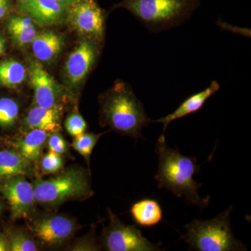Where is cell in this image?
Listing matches in <instances>:
<instances>
[{"instance_id":"cell-20","label":"cell","mask_w":251,"mask_h":251,"mask_svg":"<svg viewBox=\"0 0 251 251\" xmlns=\"http://www.w3.org/2000/svg\"><path fill=\"white\" fill-rule=\"evenodd\" d=\"M27 72L21 62L14 59L0 62V85L7 88H15L25 80Z\"/></svg>"},{"instance_id":"cell-1","label":"cell","mask_w":251,"mask_h":251,"mask_svg":"<svg viewBox=\"0 0 251 251\" xmlns=\"http://www.w3.org/2000/svg\"><path fill=\"white\" fill-rule=\"evenodd\" d=\"M156 151L159 161L155 176L158 187L166 188L176 197L185 198L188 202L199 207H206L210 198H202L200 196L201 185L193 179L200 171L197 159L184 156L176 149L169 148L164 134H162L157 141Z\"/></svg>"},{"instance_id":"cell-2","label":"cell","mask_w":251,"mask_h":251,"mask_svg":"<svg viewBox=\"0 0 251 251\" xmlns=\"http://www.w3.org/2000/svg\"><path fill=\"white\" fill-rule=\"evenodd\" d=\"M102 113L105 124L135 138L141 136L144 127L151 122L143 103L122 83L115 86L104 97Z\"/></svg>"},{"instance_id":"cell-7","label":"cell","mask_w":251,"mask_h":251,"mask_svg":"<svg viewBox=\"0 0 251 251\" xmlns=\"http://www.w3.org/2000/svg\"><path fill=\"white\" fill-rule=\"evenodd\" d=\"M111 215V224L105 233V244L108 251H161L157 246L144 237L136 227L125 226L115 216Z\"/></svg>"},{"instance_id":"cell-12","label":"cell","mask_w":251,"mask_h":251,"mask_svg":"<svg viewBox=\"0 0 251 251\" xmlns=\"http://www.w3.org/2000/svg\"><path fill=\"white\" fill-rule=\"evenodd\" d=\"M36 237L48 244H56L72 235L75 228L74 222L64 216H52L34 223Z\"/></svg>"},{"instance_id":"cell-15","label":"cell","mask_w":251,"mask_h":251,"mask_svg":"<svg viewBox=\"0 0 251 251\" xmlns=\"http://www.w3.org/2000/svg\"><path fill=\"white\" fill-rule=\"evenodd\" d=\"M31 44L33 53L39 62H51L62 52L64 41L54 31L46 30L37 33Z\"/></svg>"},{"instance_id":"cell-9","label":"cell","mask_w":251,"mask_h":251,"mask_svg":"<svg viewBox=\"0 0 251 251\" xmlns=\"http://www.w3.org/2000/svg\"><path fill=\"white\" fill-rule=\"evenodd\" d=\"M0 192L7 200L13 219H21L29 215L34 198V186L23 176H14L0 185Z\"/></svg>"},{"instance_id":"cell-24","label":"cell","mask_w":251,"mask_h":251,"mask_svg":"<svg viewBox=\"0 0 251 251\" xmlns=\"http://www.w3.org/2000/svg\"><path fill=\"white\" fill-rule=\"evenodd\" d=\"M65 127L69 134L77 137L85 131L87 124L80 114L74 112L66 120Z\"/></svg>"},{"instance_id":"cell-3","label":"cell","mask_w":251,"mask_h":251,"mask_svg":"<svg viewBox=\"0 0 251 251\" xmlns=\"http://www.w3.org/2000/svg\"><path fill=\"white\" fill-rule=\"evenodd\" d=\"M200 0H123L117 6L129 11L148 29L161 31L186 21Z\"/></svg>"},{"instance_id":"cell-22","label":"cell","mask_w":251,"mask_h":251,"mask_svg":"<svg viewBox=\"0 0 251 251\" xmlns=\"http://www.w3.org/2000/svg\"><path fill=\"white\" fill-rule=\"evenodd\" d=\"M102 135L103 133H100V134L82 133L75 137L73 142V148L88 161L94 147L98 143L99 138L102 136Z\"/></svg>"},{"instance_id":"cell-5","label":"cell","mask_w":251,"mask_h":251,"mask_svg":"<svg viewBox=\"0 0 251 251\" xmlns=\"http://www.w3.org/2000/svg\"><path fill=\"white\" fill-rule=\"evenodd\" d=\"M33 186L35 201L42 204H57L90 193L88 181L80 170H71L48 180H36Z\"/></svg>"},{"instance_id":"cell-8","label":"cell","mask_w":251,"mask_h":251,"mask_svg":"<svg viewBox=\"0 0 251 251\" xmlns=\"http://www.w3.org/2000/svg\"><path fill=\"white\" fill-rule=\"evenodd\" d=\"M99 42L94 39H84L69 55L64 74L68 83L72 87L80 85L92 70L99 56Z\"/></svg>"},{"instance_id":"cell-17","label":"cell","mask_w":251,"mask_h":251,"mask_svg":"<svg viewBox=\"0 0 251 251\" xmlns=\"http://www.w3.org/2000/svg\"><path fill=\"white\" fill-rule=\"evenodd\" d=\"M29 161L16 150L0 151V179L29 174L31 171Z\"/></svg>"},{"instance_id":"cell-25","label":"cell","mask_w":251,"mask_h":251,"mask_svg":"<svg viewBox=\"0 0 251 251\" xmlns=\"http://www.w3.org/2000/svg\"><path fill=\"white\" fill-rule=\"evenodd\" d=\"M62 167V157L52 151H50L41 161V168L46 174L57 173Z\"/></svg>"},{"instance_id":"cell-26","label":"cell","mask_w":251,"mask_h":251,"mask_svg":"<svg viewBox=\"0 0 251 251\" xmlns=\"http://www.w3.org/2000/svg\"><path fill=\"white\" fill-rule=\"evenodd\" d=\"M48 145L50 151L59 155L65 152L67 149V142L62 135L57 133L50 137Z\"/></svg>"},{"instance_id":"cell-10","label":"cell","mask_w":251,"mask_h":251,"mask_svg":"<svg viewBox=\"0 0 251 251\" xmlns=\"http://www.w3.org/2000/svg\"><path fill=\"white\" fill-rule=\"evenodd\" d=\"M29 72L36 106L51 108L58 104L60 87L41 63L39 61L31 60Z\"/></svg>"},{"instance_id":"cell-31","label":"cell","mask_w":251,"mask_h":251,"mask_svg":"<svg viewBox=\"0 0 251 251\" xmlns=\"http://www.w3.org/2000/svg\"><path fill=\"white\" fill-rule=\"evenodd\" d=\"M31 1V0H18V2H26V1Z\"/></svg>"},{"instance_id":"cell-16","label":"cell","mask_w":251,"mask_h":251,"mask_svg":"<svg viewBox=\"0 0 251 251\" xmlns=\"http://www.w3.org/2000/svg\"><path fill=\"white\" fill-rule=\"evenodd\" d=\"M6 28L13 43L18 47L31 44L36 37V27L29 16H11L6 22Z\"/></svg>"},{"instance_id":"cell-6","label":"cell","mask_w":251,"mask_h":251,"mask_svg":"<svg viewBox=\"0 0 251 251\" xmlns=\"http://www.w3.org/2000/svg\"><path fill=\"white\" fill-rule=\"evenodd\" d=\"M66 20L81 35L100 42L103 41L105 15L96 0H78L67 6Z\"/></svg>"},{"instance_id":"cell-29","label":"cell","mask_w":251,"mask_h":251,"mask_svg":"<svg viewBox=\"0 0 251 251\" xmlns=\"http://www.w3.org/2000/svg\"><path fill=\"white\" fill-rule=\"evenodd\" d=\"M5 47H6V42L5 39L1 35H0V57L4 54L5 51Z\"/></svg>"},{"instance_id":"cell-11","label":"cell","mask_w":251,"mask_h":251,"mask_svg":"<svg viewBox=\"0 0 251 251\" xmlns=\"http://www.w3.org/2000/svg\"><path fill=\"white\" fill-rule=\"evenodd\" d=\"M20 11L25 13L39 25H57L66 20L67 6L56 0H31L18 2Z\"/></svg>"},{"instance_id":"cell-32","label":"cell","mask_w":251,"mask_h":251,"mask_svg":"<svg viewBox=\"0 0 251 251\" xmlns=\"http://www.w3.org/2000/svg\"><path fill=\"white\" fill-rule=\"evenodd\" d=\"M0 212H1V206H0Z\"/></svg>"},{"instance_id":"cell-21","label":"cell","mask_w":251,"mask_h":251,"mask_svg":"<svg viewBox=\"0 0 251 251\" xmlns=\"http://www.w3.org/2000/svg\"><path fill=\"white\" fill-rule=\"evenodd\" d=\"M19 114L18 103L9 98L0 99V126H12L17 120Z\"/></svg>"},{"instance_id":"cell-30","label":"cell","mask_w":251,"mask_h":251,"mask_svg":"<svg viewBox=\"0 0 251 251\" xmlns=\"http://www.w3.org/2000/svg\"><path fill=\"white\" fill-rule=\"evenodd\" d=\"M58 2L64 5L65 6H70L71 4H74V3L76 2L78 0H56Z\"/></svg>"},{"instance_id":"cell-28","label":"cell","mask_w":251,"mask_h":251,"mask_svg":"<svg viewBox=\"0 0 251 251\" xmlns=\"http://www.w3.org/2000/svg\"><path fill=\"white\" fill-rule=\"evenodd\" d=\"M10 251L9 243L5 238L0 237V251Z\"/></svg>"},{"instance_id":"cell-13","label":"cell","mask_w":251,"mask_h":251,"mask_svg":"<svg viewBox=\"0 0 251 251\" xmlns=\"http://www.w3.org/2000/svg\"><path fill=\"white\" fill-rule=\"evenodd\" d=\"M219 90V84L215 80L212 81L210 85L208 86L204 90L193 94V95L186 99L174 112H172L171 114H169L166 117H161L158 120L151 122H155V123L163 124V134H164L167 127L172 122L199 111L202 108L204 103H206V100Z\"/></svg>"},{"instance_id":"cell-27","label":"cell","mask_w":251,"mask_h":251,"mask_svg":"<svg viewBox=\"0 0 251 251\" xmlns=\"http://www.w3.org/2000/svg\"><path fill=\"white\" fill-rule=\"evenodd\" d=\"M11 5V0H0V21L9 14Z\"/></svg>"},{"instance_id":"cell-18","label":"cell","mask_w":251,"mask_h":251,"mask_svg":"<svg viewBox=\"0 0 251 251\" xmlns=\"http://www.w3.org/2000/svg\"><path fill=\"white\" fill-rule=\"evenodd\" d=\"M130 213L135 223L142 227H153L163 219L161 206L152 199H143L134 203Z\"/></svg>"},{"instance_id":"cell-23","label":"cell","mask_w":251,"mask_h":251,"mask_svg":"<svg viewBox=\"0 0 251 251\" xmlns=\"http://www.w3.org/2000/svg\"><path fill=\"white\" fill-rule=\"evenodd\" d=\"M10 251H35L37 248L25 234L16 233L11 235L9 242Z\"/></svg>"},{"instance_id":"cell-19","label":"cell","mask_w":251,"mask_h":251,"mask_svg":"<svg viewBox=\"0 0 251 251\" xmlns=\"http://www.w3.org/2000/svg\"><path fill=\"white\" fill-rule=\"evenodd\" d=\"M47 138V132L32 129L22 139L13 142L12 145L27 159L36 161L39 159Z\"/></svg>"},{"instance_id":"cell-4","label":"cell","mask_w":251,"mask_h":251,"mask_svg":"<svg viewBox=\"0 0 251 251\" xmlns=\"http://www.w3.org/2000/svg\"><path fill=\"white\" fill-rule=\"evenodd\" d=\"M231 206L217 217L207 221L194 220L186 225L183 239L190 247L199 251H246L234 237L230 224Z\"/></svg>"},{"instance_id":"cell-14","label":"cell","mask_w":251,"mask_h":251,"mask_svg":"<svg viewBox=\"0 0 251 251\" xmlns=\"http://www.w3.org/2000/svg\"><path fill=\"white\" fill-rule=\"evenodd\" d=\"M63 106L57 104L51 108L36 106L29 110L25 120L27 130L40 129L46 132H57L60 129Z\"/></svg>"}]
</instances>
